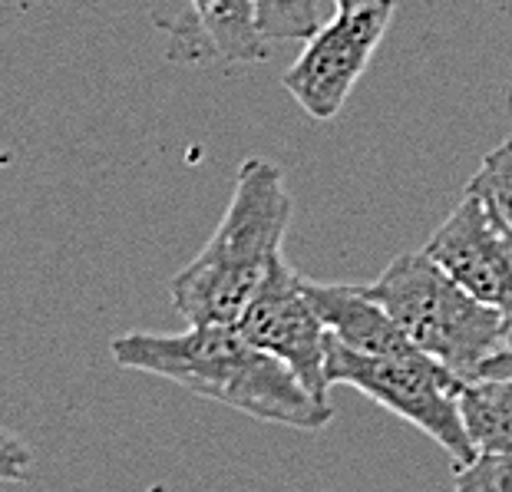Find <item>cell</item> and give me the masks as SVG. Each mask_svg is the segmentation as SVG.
I'll return each mask as SVG.
<instances>
[{
    "instance_id": "cell-10",
    "label": "cell",
    "mask_w": 512,
    "mask_h": 492,
    "mask_svg": "<svg viewBox=\"0 0 512 492\" xmlns=\"http://www.w3.org/2000/svg\"><path fill=\"white\" fill-rule=\"evenodd\" d=\"M463 192H473L486 205L503 238L512 242V139L486 152Z\"/></svg>"
},
{
    "instance_id": "cell-11",
    "label": "cell",
    "mask_w": 512,
    "mask_h": 492,
    "mask_svg": "<svg viewBox=\"0 0 512 492\" xmlns=\"http://www.w3.org/2000/svg\"><path fill=\"white\" fill-rule=\"evenodd\" d=\"M255 14L268 43L308 40L324 24V0H255Z\"/></svg>"
},
{
    "instance_id": "cell-8",
    "label": "cell",
    "mask_w": 512,
    "mask_h": 492,
    "mask_svg": "<svg viewBox=\"0 0 512 492\" xmlns=\"http://www.w3.org/2000/svg\"><path fill=\"white\" fill-rule=\"evenodd\" d=\"M301 288L337 344L351 347L357 354L417 351L394 324V317L380 308L377 301L367 298L361 284H328L301 278Z\"/></svg>"
},
{
    "instance_id": "cell-16",
    "label": "cell",
    "mask_w": 512,
    "mask_h": 492,
    "mask_svg": "<svg viewBox=\"0 0 512 492\" xmlns=\"http://www.w3.org/2000/svg\"><path fill=\"white\" fill-rule=\"evenodd\" d=\"M215 4H225V0H189V10H195V7H215Z\"/></svg>"
},
{
    "instance_id": "cell-9",
    "label": "cell",
    "mask_w": 512,
    "mask_h": 492,
    "mask_svg": "<svg viewBox=\"0 0 512 492\" xmlns=\"http://www.w3.org/2000/svg\"><path fill=\"white\" fill-rule=\"evenodd\" d=\"M460 413L476 453H512V377L466 380Z\"/></svg>"
},
{
    "instance_id": "cell-1",
    "label": "cell",
    "mask_w": 512,
    "mask_h": 492,
    "mask_svg": "<svg viewBox=\"0 0 512 492\" xmlns=\"http://www.w3.org/2000/svg\"><path fill=\"white\" fill-rule=\"evenodd\" d=\"M110 357L116 367L156 374L261 423L314 433L334 417L331 403L311 397L308 387L278 357L248 341L238 324H189L182 334H119Z\"/></svg>"
},
{
    "instance_id": "cell-4",
    "label": "cell",
    "mask_w": 512,
    "mask_h": 492,
    "mask_svg": "<svg viewBox=\"0 0 512 492\" xmlns=\"http://www.w3.org/2000/svg\"><path fill=\"white\" fill-rule=\"evenodd\" d=\"M328 384L361 390L364 397L380 403L394 417L413 423L433 443H440L456 466L470 463L476 456L460 413V390L466 380L423 351L357 354L331 337Z\"/></svg>"
},
{
    "instance_id": "cell-13",
    "label": "cell",
    "mask_w": 512,
    "mask_h": 492,
    "mask_svg": "<svg viewBox=\"0 0 512 492\" xmlns=\"http://www.w3.org/2000/svg\"><path fill=\"white\" fill-rule=\"evenodd\" d=\"M30 476H34L30 446L7 426H0V483H27Z\"/></svg>"
},
{
    "instance_id": "cell-5",
    "label": "cell",
    "mask_w": 512,
    "mask_h": 492,
    "mask_svg": "<svg viewBox=\"0 0 512 492\" xmlns=\"http://www.w3.org/2000/svg\"><path fill=\"white\" fill-rule=\"evenodd\" d=\"M394 7V0H377L357 10H337L304 40L298 60L281 76V86L311 119L331 123L344 109L394 20Z\"/></svg>"
},
{
    "instance_id": "cell-14",
    "label": "cell",
    "mask_w": 512,
    "mask_h": 492,
    "mask_svg": "<svg viewBox=\"0 0 512 492\" xmlns=\"http://www.w3.org/2000/svg\"><path fill=\"white\" fill-rule=\"evenodd\" d=\"M479 377H512V347L509 351H499L493 357H486L483 364H479L473 380H479Z\"/></svg>"
},
{
    "instance_id": "cell-12",
    "label": "cell",
    "mask_w": 512,
    "mask_h": 492,
    "mask_svg": "<svg viewBox=\"0 0 512 492\" xmlns=\"http://www.w3.org/2000/svg\"><path fill=\"white\" fill-rule=\"evenodd\" d=\"M453 492H512V453H476L456 466Z\"/></svg>"
},
{
    "instance_id": "cell-3",
    "label": "cell",
    "mask_w": 512,
    "mask_h": 492,
    "mask_svg": "<svg viewBox=\"0 0 512 492\" xmlns=\"http://www.w3.org/2000/svg\"><path fill=\"white\" fill-rule=\"evenodd\" d=\"M361 288L394 317L417 351L440 360L463 380H473L486 357L512 347L506 314L473 298L423 251H403L384 275Z\"/></svg>"
},
{
    "instance_id": "cell-17",
    "label": "cell",
    "mask_w": 512,
    "mask_h": 492,
    "mask_svg": "<svg viewBox=\"0 0 512 492\" xmlns=\"http://www.w3.org/2000/svg\"><path fill=\"white\" fill-rule=\"evenodd\" d=\"M509 255H512V242H509Z\"/></svg>"
},
{
    "instance_id": "cell-2",
    "label": "cell",
    "mask_w": 512,
    "mask_h": 492,
    "mask_svg": "<svg viewBox=\"0 0 512 492\" xmlns=\"http://www.w3.org/2000/svg\"><path fill=\"white\" fill-rule=\"evenodd\" d=\"M294 215L285 172L252 156L238 166L232 199L215 235L169 281V298L189 324H238L255 291L285 261L281 245Z\"/></svg>"
},
{
    "instance_id": "cell-7",
    "label": "cell",
    "mask_w": 512,
    "mask_h": 492,
    "mask_svg": "<svg viewBox=\"0 0 512 492\" xmlns=\"http://www.w3.org/2000/svg\"><path fill=\"white\" fill-rule=\"evenodd\" d=\"M423 255L433 258L460 288H466L489 308L506 314L512 324V255L509 242L486 205L473 192H463L460 205L440 222Z\"/></svg>"
},
{
    "instance_id": "cell-15",
    "label": "cell",
    "mask_w": 512,
    "mask_h": 492,
    "mask_svg": "<svg viewBox=\"0 0 512 492\" xmlns=\"http://www.w3.org/2000/svg\"><path fill=\"white\" fill-rule=\"evenodd\" d=\"M367 4H377V0H334V10H357Z\"/></svg>"
},
{
    "instance_id": "cell-6",
    "label": "cell",
    "mask_w": 512,
    "mask_h": 492,
    "mask_svg": "<svg viewBox=\"0 0 512 492\" xmlns=\"http://www.w3.org/2000/svg\"><path fill=\"white\" fill-rule=\"evenodd\" d=\"M242 331L255 347L278 357L294 377L308 387L311 397L328 400V344L331 334L318 311L311 308L301 288V275L288 261H278L275 271L255 291L248 308L238 317Z\"/></svg>"
}]
</instances>
